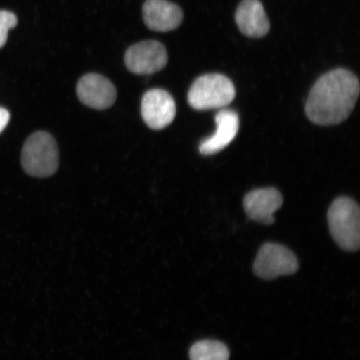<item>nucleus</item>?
<instances>
[{"label": "nucleus", "instance_id": "nucleus-1", "mask_svg": "<svg viewBox=\"0 0 360 360\" xmlns=\"http://www.w3.org/2000/svg\"><path fill=\"white\" fill-rule=\"evenodd\" d=\"M359 94V79L352 72L331 70L314 84L306 102V115L315 124H340L354 110Z\"/></svg>", "mask_w": 360, "mask_h": 360}, {"label": "nucleus", "instance_id": "nucleus-2", "mask_svg": "<svg viewBox=\"0 0 360 360\" xmlns=\"http://www.w3.org/2000/svg\"><path fill=\"white\" fill-rule=\"evenodd\" d=\"M328 227L342 250L354 252L360 245V211L356 202L348 197L338 198L328 211Z\"/></svg>", "mask_w": 360, "mask_h": 360}, {"label": "nucleus", "instance_id": "nucleus-3", "mask_svg": "<svg viewBox=\"0 0 360 360\" xmlns=\"http://www.w3.org/2000/svg\"><path fill=\"white\" fill-rule=\"evenodd\" d=\"M21 163L30 176H52L56 173L60 163L56 139L47 132L39 131L31 134L22 147Z\"/></svg>", "mask_w": 360, "mask_h": 360}, {"label": "nucleus", "instance_id": "nucleus-4", "mask_svg": "<svg viewBox=\"0 0 360 360\" xmlns=\"http://www.w3.org/2000/svg\"><path fill=\"white\" fill-rule=\"evenodd\" d=\"M236 93L235 85L226 76L204 75L192 84L188 94V102L197 110L221 109L233 101Z\"/></svg>", "mask_w": 360, "mask_h": 360}, {"label": "nucleus", "instance_id": "nucleus-5", "mask_svg": "<svg viewBox=\"0 0 360 360\" xmlns=\"http://www.w3.org/2000/svg\"><path fill=\"white\" fill-rule=\"evenodd\" d=\"M299 269L295 255L282 245L266 243L261 246L254 263V272L263 280H274L283 276H291Z\"/></svg>", "mask_w": 360, "mask_h": 360}, {"label": "nucleus", "instance_id": "nucleus-6", "mask_svg": "<svg viewBox=\"0 0 360 360\" xmlns=\"http://www.w3.org/2000/svg\"><path fill=\"white\" fill-rule=\"evenodd\" d=\"M125 65L136 75H151L163 70L168 63L167 51L155 40L135 44L125 53Z\"/></svg>", "mask_w": 360, "mask_h": 360}, {"label": "nucleus", "instance_id": "nucleus-7", "mask_svg": "<svg viewBox=\"0 0 360 360\" xmlns=\"http://www.w3.org/2000/svg\"><path fill=\"white\" fill-rule=\"evenodd\" d=\"M141 114L152 129H163L172 124L176 115V105L170 94L164 89L148 90L143 96Z\"/></svg>", "mask_w": 360, "mask_h": 360}, {"label": "nucleus", "instance_id": "nucleus-8", "mask_svg": "<svg viewBox=\"0 0 360 360\" xmlns=\"http://www.w3.org/2000/svg\"><path fill=\"white\" fill-rule=\"evenodd\" d=\"M76 90L79 101L94 110H106L114 105L116 101L115 85L101 75H84L79 79Z\"/></svg>", "mask_w": 360, "mask_h": 360}, {"label": "nucleus", "instance_id": "nucleus-9", "mask_svg": "<svg viewBox=\"0 0 360 360\" xmlns=\"http://www.w3.org/2000/svg\"><path fill=\"white\" fill-rule=\"evenodd\" d=\"M283 197L276 188H259L247 193L244 199L245 213L251 220L265 225L274 223V214L283 205Z\"/></svg>", "mask_w": 360, "mask_h": 360}, {"label": "nucleus", "instance_id": "nucleus-10", "mask_svg": "<svg viewBox=\"0 0 360 360\" xmlns=\"http://www.w3.org/2000/svg\"><path fill=\"white\" fill-rule=\"evenodd\" d=\"M143 16L148 28L159 32L177 29L183 20V11L168 0H146Z\"/></svg>", "mask_w": 360, "mask_h": 360}, {"label": "nucleus", "instance_id": "nucleus-11", "mask_svg": "<svg viewBox=\"0 0 360 360\" xmlns=\"http://www.w3.org/2000/svg\"><path fill=\"white\" fill-rule=\"evenodd\" d=\"M216 131L200 143V151L204 155H212L222 151L233 139L240 129V118L236 111L221 110L215 116Z\"/></svg>", "mask_w": 360, "mask_h": 360}, {"label": "nucleus", "instance_id": "nucleus-12", "mask_svg": "<svg viewBox=\"0 0 360 360\" xmlns=\"http://www.w3.org/2000/svg\"><path fill=\"white\" fill-rule=\"evenodd\" d=\"M236 22L242 34L250 38H262L270 29L266 12L259 0H243L237 8Z\"/></svg>", "mask_w": 360, "mask_h": 360}, {"label": "nucleus", "instance_id": "nucleus-13", "mask_svg": "<svg viewBox=\"0 0 360 360\" xmlns=\"http://www.w3.org/2000/svg\"><path fill=\"white\" fill-rule=\"evenodd\" d=\"M190 358L191 360H229V350L221 342L201 340L191 348Z\"/></svg>", "mask_w": 360, "mask_h": 360}, {"label": "nucleus", "instance_id": "nucleus-14", "mask_svg": "<svg viewBox=\"0 0 360 360\" xmlns=\"http://www.w3.org/2000/svg\"><path fill=\"white\" fill-rule=\"evenodd\" d=\"M18 19L15 13L0 11V49L7 42L8 30L15 28Z\"/></svg>", "mask_w": 360, "mask_h": 360}, {"label": "nucleus", "instance_id": "nucleus-15", "mask_svg": "<svg viewBox=\"0 0 360 360\" xmlns=\"http://www.w3.org/2000/svg\"><path fill=\"white\" fill-rule=\"evenodd\" d=\"M10 112L4 109V108L0 107V134H1L4 129L7 127L8 122H10Z\"/></svg>", "mask_w": 360, "mask_h": 360}]
</instances>
